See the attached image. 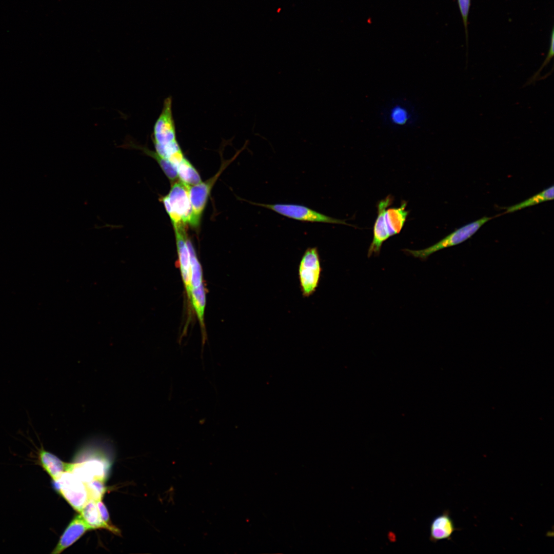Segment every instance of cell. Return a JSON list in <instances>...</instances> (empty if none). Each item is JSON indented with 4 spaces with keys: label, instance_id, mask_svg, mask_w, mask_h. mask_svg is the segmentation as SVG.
<instances>
[{
    "label": "cell",
    "instance_id": "cell-1",
    "mask_svg": "<svg viewBox=\"0 0 554 554\" xmlns=\"http://www.w3.org/2000/svg\"><path fill=\"white\" fill-rule=\"evenodd\" d=\"M109 443L100 438H92L84 443L77 452L76 462L70 463L68 471L85 483L94 479L106 481L110 468L107 453Z\"/></svg>",
    "mask_w": 554,
    "mask_h": 554
},
{
    "label": "cell",
    "instance_id": "cell-2",
    "mask_svg": "<svg viewBox=\"0 0 554 554\" xmlns=\"http://www.w3.org/2000/svg\"><path fill=\"white\" fill-rule=\"evenodd\" d=\"M172 104L171 97L165 99L151 136L156 154L177 167L185 157L177 140Z\"/></svg>",
    "mask_w": 554,
    "mask_h": 554
},
{
    "label": "cell",
    "instance_id": "cell-3",
    "mask_svg": "<svg viewBox=\"0 0 554 554\" xmlns=\"http://www.w3.org/2000/svg\"><path fill=\"white\" fill-rule=\"evenodd\" d=\"M189 186L180 180L175 181L168 194L161 199L174 228L186 227L189 224L192 214Z\"/></svg>",
    "mask_w": 554,
    "mask_h": 554
},
{
    "label": "cell",
    "instance_id": "cell-4",
    "mask_svg": "<svg viewBox=\"0 0 554 554\" xmlns=\"http://www.w3.org/2000/svg\"><path fill=\"white\" fill-rule=\"evenodd\" d=\"M322 268L318 248L308 247L304 251L298 267L300 290L304 298H309L316 290Z\"/></svg>",
    "mask_w": 554,
    "mask_h": 554
},
{
    "label": "cell",
    "instance_id": "cell-5",
    "mask_svg": "<svg viewBox=\"0 0 554 554\" xmlns=\"http://www.w3.org/2000/svg\"><path fill=\"white\" fill-rule=\"evenodd\" d=\"M289 219L303 222L320 223L351 225L345 220L335 219L323 214L308 207L294 204H264L249 202Z\"/></svg>",
    "mask_w": 554,
    "mask_h": 554
},
{
    "label": "cell",
    "instance_id": "cell-6",
    "mask_svg": "<svg viewBox=\"0 0 554 554\" xmlns=\"http://www.w3.org/2000/svg\"><path fill=\"white\" fill-rule=\"evenodd\" d=\"M491 217L484 216L456 230L436 244L424 249H404L403 251L422 260H426L432 253L442 249L458 245L472 236Z\"/></svg>",
    "mask_w": 554,
    "mask_h": 554
},
{
    "label": "cell",
    "instance_id": "cell-7",
    "mask_svg": "<svg viewBox=\"0 0 554 554\" xmlns=\"http://www.w3.org/2000/svg\"><path fill=\"white\" fill-rule=\"evenodd\" d=\"M53 485L56 491L79 512L90 500L86 483L70 471L64 472L53 481Z\"/></svg>",
    "mask_w": 554,
    "mask_h": 554
},
{
    "label": "cell",
    "instance_id": "cell-8",
    "mask_svg": "<svg viewBox=\"0 0 554 554\" xmlns=\"http://www.w3.org/2000/svg\"><path fill=\"white\" fill-rule=\"evenodd\" d=\"M236 156L232 160H227L223 163L218 172L208 180L189 186V193L192 206V214L189 225L191 227L196 228L199 226L202 215L214 184L224 170Z\"/></svg>",
    "mask_w": 554,
    "mask_h": 554
},
{
    "label": "cell",
    "instance_id": "cell-9",
    "mask_svg": "<svg viewBox=\"0 0 554 554\" xmlns=\"http://www.w3.org/2000/svg\"><path fill=\"white\" fill-rule=\"evenodd\" d=\"M392 200V197L388 196L378 203V216L373 226L372 241L368 250V258L373 254L379 255L383 243L390 237L386 224L385 212Z\"/></svg>",
    "mask_w": 554,
    "mask_h": 554
},
{
    "label": "cell",
    "instance_id": "cell-10",
    "mask_svg": "<svg viewBox=\"0 0 554 554\" xmlns=\"http://www.w3.org/2000/svg\"><path fill=\"white\" fill-rule=\"evenodd\" d=\"M176 247L182 279L189 301H190L191 269L189 252L187 244V236L185 227L174 228Z\"/></svg>",
    "mask_w": 554,
    "mask_h": 554
},
{
    "label": "cell",
    "instance_id": "cell-11",
    "mask_svg": "<svg viewBox=\"0 0 554 554\" xmlns=\"http://www.w3.org/2000/svg\"><path fill=\"white\" fill-rule=\"evenodd\" d=\"M88 530L90 529L81 514H77L65 529L51 553H61L75 543Z\"/></svg>",
    "mask_w": 554,
    "mask_h": 554
},
{
    "label": "cell",
    "instance_id": "cell-12",
    "mask_svg": "<svg viewBox=\"0 0 554 554\" xmlns=\"http://www.w3.org/2000/svg\"><path fill=\"white\" fill-rule=\"evenodd\" d=\"M429 540L436 543L439 541L451 540L453 532L459 530L456 528L448 510L435 517L430 524Z\"/></svg>",
    "mask_w": 554,
    "mask_h": 554
},
{
    "label": "cell",
    "instance_id": "cell-13",
    "mask_svg": "<svg viewBox=\"0 0 554 554\" xmlns=\"http://www.w3.org/2000/svg\"><path fill=\"white\" fill-rule=\"evenodd\" d=\"M37 459L38 463L53 481L56 480L62 474L68 470L70 463L63 462L43 446L38 450Z\"/></svg>",
    "mask_w": 554,
    "mask_h": 554
},
{
    "label": "cell",
    "instance_id": "cell-14",
    "mask_svg": "<svg viewBox=\"0 0 554 554\" xmlns=\"http://www.w3.org/2000/svg\"><path fill=\"white\" fill-rule=\"evenodd\" d=\"M122 147L140 150L145 154L155 160L165 174L172 182H175V180L179 177L177 169L174 165L168 160L161 157L155 151L150 150L147 147L140 145L131 139L129 138L125 140Z\"/></svg>",
    "mask_w": 554,
    "mask_h": 554
},
{
    "label": "cell",
    "instance_id": "cell-15",
    "mask_svg": "<svg viewBox=\"0 0 554 554\" xmlns=\"http://www.w3.org/2000/svg\"><path fill=\"white\" fill-rule=\"evenodd\" d=\"M413 113L405 103H394L388 108L387 118L394 127H404L409 124L413 119Z\"/></svg>",
    "mask_w": 554,
    "mask_h": 554
},
{
    "label": "cell",
    "instance_id": "cell-16",
    "mask_svg": "<svg viewBox=\"0 0 554 554\" xmlns=\"http://www.w3.org/2000/svg\"><path fill=\"white\" fill-rule=\"evenodd\" d=\"M406 206V203L403 202L399 207L386 209L385 219L390 236L398 234L402 230L408 214Z\"/></svg>",
    "mask_w": 554,
    "mask_h": 554
},
{
    "label": "cell",
    "instance_id": "cell-17",
    "mask_svg": "<svg viewBox=\"0 0 554 554\" xmlns=\"http://www.w3.org/2000/svg\"><path fill=\"white\" fill-rule=\"evenodd\" d=\"M190 304L192 305L202 329V350L206 340L204 324V312L206 306V294L203 284L198 287L192 288L191 291Z\"/></svg>",
    "mask_w": 554,
    "mask_h": 554
},
{
    "label": "cell",
    "instance_id": "cell-18",
    "mask_svg": "<svg viewBox=\"0 0 554 554\" xmlns=\"http://www.w3.org/2000/svg\"><path fill=\"white\" fill-rule=\"evenodd\" d=\"M90 530L99 528L106 529L97 507L96 501L89 500L80 512Z\"/></svg>",
    "mask_w": 554,
    "mask_h": 554
},
{
    "label": "cell",
    "instance_id": "cell-19",
    "mask_svg": "<svg viewBox=\"0 0 554 554\" xmlns=\"http://www.w3.org/2000/svg\"><path fill=\"white\" fill-rule=\"evenodd\" d=\"M177 171L180 181L189 186L195 185L202 182L199 173L186 157L177 166Z\"/></svg>",
    "mask_w": 554,
    "mask_h": 554
},
{
    "label": "cell",
    "instance_id": "cell-20",
    "mask_svg": "<svg viewBox=\"0 0 554 554\" xmlns=\"http://www.w3.org/2000/svg\"><path fill=\"white\" fill-rule=\"evenodd\" d=\"M187 244L189 252L191 269V289L200 286L203 281L201 266L196 258V253L191 241L187 238Z\"/></svg>",
    "mask_w": 554,
    "mask_h": 554
},
{
    "label": "cell",
    "instance_id": "cell-21",
    "mask_svg": "<svg viewBox=\"0 0 554 554\" xmlns=\"http://www.w3.org/2000/svg\"><path fill=\"white\" fill-rule=\"evenodd\" d=\"M553 193L554 188L553 186H552L523 202L508 207L506 212H514L544 201L551 200L553 199Z\"/></svg>",
    "mask_w": 554,
    "mask_h": 554
},
{
    "label": "cell",
    "instance_id": "cell-22",
    "mask_svg": "<svg viewBox=\"0 0 554 554\" xmlns=\"http://www.w3.org/2000/svg\"><path fill=\"white\" fill-rule=\"evenodd\" d=\"M105 482L99 479H94L86 483L90 500L91 499L96 501L102 499L107 490Z\"/></svg>",
    "mask_w": 554,
    "mask_h": 554
},
{
    "label": "cell",
    "instance_id": "cell-23",
    "mask_svg": "<svg viewBox=\"0 0 554 554\" xmlns=\"http://www.w3.org/2000/svg\"><path fill=\"white\" fill-rule=\"evenodd\" d=\"M96 503L101 518L106 526V529L114 534L120 535L121 533L120 530L112 524L108 511L102 500L96 501Z\"/></svg>",
    "mask_w": 554,
    "mask_h": 554
},
{
    "label": "cell",
    "instance_id": "cell-24",
    "mask_svg": "<svg viewBox=\"0 0 554 554\" xmlns=\"http://www.w3.org/2000/svg\"><path fill=\"white\" fill-rule=\"evenodd\" d=\"M459 10L462 16L464 27L465 29L466 45L468 47V15L469 12L470 7L471 5V0H457Z\"/></svg>",
    "mask_w": 554,
    "mask_h": 554
},
{
    "label": "cell",
    "instance_id": "cell-25",
    "mask_svg": "<svg viewBox=\"0 0 554 554\" xmlns=\"http://www.w3.org/2000/svg\"><path fill=\"white\" fill-rule=\"evenodd\" d=\"M550 41L549 49V51H548V52L547 53V57H546L545 60L544 61V62H543L542 65H541V66L540 68V69H539V70H538L537 72L536 73H535L533 75V76L529 80V81L527 82V84H526V86H527V85L530 84L531 83H533V82H535L537 80V78L538 77V76L540 74V72L541 71L542 69L549 62L551 58L552 57V56L553 55V52H554V48H553V47H554V30H553V28H552V29L551 30V35H550Z\"/></svg>",
    "mask_w": 554,
    "mask_h": 554
}]
</instances>
